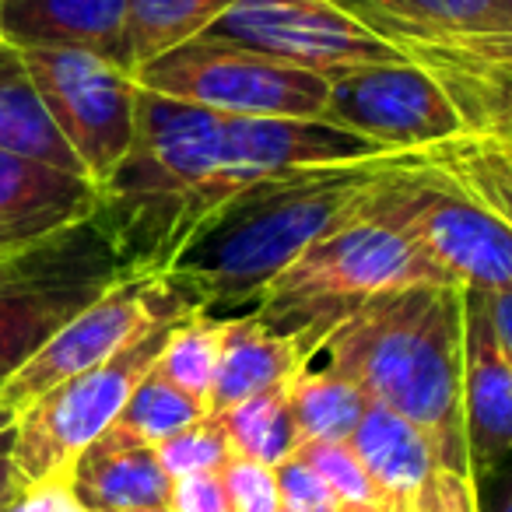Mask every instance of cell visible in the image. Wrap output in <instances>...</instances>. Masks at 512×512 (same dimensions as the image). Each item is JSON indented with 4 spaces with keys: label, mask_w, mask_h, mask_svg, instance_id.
<instances>
[{
    "label": "cell",
    "mask_w": 512,
    "mask_h": 512,
    "mask_svg": "<svg viewBox=\"0 0 512 512\" xmlns=\"http://www.w3.org/2000/svg\"><path fill=\"white\" fill-rule=\"evenodd\" d=\"M428 155L432 151H390L249 186L179 249L165 278L204 313L239 316L320 235L362 214Z\"/></svg>",
    "instance_id": "obj_1"
},
{
    "label": "cell",
    "mask_w": 512,
    "mask_h": 512,
    "mask_svg": "<svg viewBox=\"0 0 512 512\" xmlns=\"http://www.w3.org/2000/svg\"><path fill=\"white\" fill-rule=\"evenodd\" d=\"M467 288L411 285L369 299L313 344L306 365L337 372L365 397L439 439L446 470L474 474L463 432Z\"/></svg>",
    "instance_id": "obj_2"
},
{
    "label": "cell",
    "mask_w": 512,
    "mask_h": 512,
    "mask_svg": "<svg viewBox=\"0 0 512 512\" xmlns=\"http://www.w3.org/2000/svg\"><path fill=\"white\" fill-rule=\"evenodd\" d=\"M400 179H393L362 214L320 235L249 309L267 327L299 334L306 358L330 327L376 295L411 285H456L400 214L393 200V186Z\"/></svg>",
    "instance_id": "obj_3"
},
{
    "label": "cell",
    "mask_w": 512,
    "mask_h": 512,
    "mask_svg": "<svg viewBox=\"0 0 512 512\" xmlns=\"http://www.w3.org/2000/svg\"><path fill=\"white\" fill-rule=\"evenodd\" d=\"M120 274L127 271L99 221L25 253L0 256V393Z\"/></svg>",
    "instance_id": "obj_4"
},
{
    "label": "cell",
    "mask_w": 512,
    "mask_h": 512,
    "mask_svg": "<svg viewBox=\"0 0 512 512\" xmlns=\"http://www.w3.org/2000/svg\"><path fill=\"white\" fill-rule=\"evenodd\" d=\"M179 320L186 316L151 327L113 358L64 379L15 414V470L25 488L64 484L71 463L120 418L137 383L155 369Z\"/></svg>",
    "instance_id": "obj_5"
},
{
    "label": "cell",
    "mask_w": 512,
    "mask_h": 512,
    "mask_svg": "<svg viewBox=\"0 0 512 512\" xmlns=\"http://www.w3.org/2000/svg\"><path fill=\"white\" fill-rule=\"evenodd\" d=\"M134 81L144 92L214 109L221 116L320 120L330 95V81L320 74L211 36H197L134 67Z\"/></svg>",
    "instance_id": "obj_6"
},
{
    "label": "cell",
    "mask_w": 512,
    "mask_h": 512,
    "mask_svg": "<svg viewBox=\"0 0 512 512\" xmlns=\"http://www.w3.org/2000/svg\"><path fill=\"white\" fill-rule=\"evenodd\" d=\"M204 36L246 46L327 81L407 60L400 46L358 22L337 0H235Z\"/></svg>",
    "instance_id": "obj_7"
},
{
    "label": "cell",
    "mask_w": 512,
    "mask_h": 512,
    "mask_svg": "<svg viewBox=\"0 0 512 512\" xmlns=\"http://www.w3.org/2000/svg\"><path fill=\"white\" fill-rule=\"evenodd\" d=\"M190 313H197V306L165 274H120L92 306L81 309L46 341V348L32 362L15 372V379L0 393V404H8L18 414L57 383L113 358L151 327Z\"/></svg>",
    "instance_id": "obj_8"
},
{
    "label": "cell",
    "mask_w": 512,
    "mask_h": 512,
    "mask_svg": "<svg viewBox=\"0 0 512 512\" xmlns=\"http://www.w3.org/2000/svg\"><path fill=\"white\" fill-rule=\"evenodd\" d=\"M22 60L85 176L102 190L134 144V74L92 50H22Z\"/></svg>",
    "instance_id": "obj_9"
},
{
    "label": "cell",
    "mask_w": 512,
    "mask_h": 512,
    "mask_svg": "<svg viewBox=\"0 0 512 512\" xmlns=\"http://www.w3.org/2000/svg\"><path fill=\"white\" fill-rule=\"evenodd\" d=\"M320 120L386 151H432L470 134L446 85L414 60L334 78Z\"/></svg>",
    "instance_id": "obj_10"
},
{
    "label": "cell",
    "mask_w": 512,
    "mask_h": 512,
    "mask_svg": "<svg viewBox=\"0 0 512 512\" xmlns=\"http://www.w3.org/2000/svg\"><path fill=\"white\" fill-rule=\"evenodd\" d=\"M393 200L456 285L474 292L512 288V228L460 190L435 155L393 186Z\"/></svg>",
    "instance_id": "obj_11"
},
{
    "label": "cell",
    "mask_w": 512,
    "mask_h": 512,
    "mask_svg": "<svg viewBox=\"0 0 512 512\" xmlns=\"http://www.w3.org/2000/svg\"><path fill=\"white\" fill-rule=\"evenodd\" d=\"M102 190L88 176L0 151V256L53 242L95 221Z\"/></svg>",
    "instance_id": "obj_12"
},
{
    "label": "cell",
    "mask_w": 512,
    "mask_h": 512,
    "mask_svg": "<svg viewBox=\"0 0 512 512\" xmlns=\"http://www.w3.org/2000/svg\"><path fill=\"white\" fill-rule=\"evenodd\" d=\"M404 53L446 85L470 134L512 144V32L414 43L404 46Z\"/></svg>",
    "instance_id": "obj_13"
},
{
    "label": "cell",
    "mask_w": 512,
    "mask_h": 512,
    "mask_svg": "<svg viewBox=\"0 0 512 512\" xmlns=\"http://www.w3.org/2000/svg\"><path fill=\"white\" fill-rule=\"evenodd\" d=\"M130 0H0V36L15 50H92L134 74Z\"/></svg>",
    "instance_id": "obj_14"
},
{
    "label": "cell",
    "mask_w": 512,
    "mask_h": 512,
    "mask_svg": "<svg viewBox=\"0 0 512 512\" xmlns=\"http://www.w3.org/2000/svg\"><path fill=\"white\" fill-rule=\"evenodd\" d=\"M463 432L477 467H495L512 456V362L498 344L481 295L467 288V337H463Z\"/></svg>",
    "instance_id": "obj_15"
},
{
    "label": "cell",
    "mask_w": 512,
    "mask_h": 512,
    "mask_svg": "<svg viewBox=\"0 0 512 512\" xmlns=\"http://www.w3.org/2000/svg\"><path fill=\"white\" fill-rule=\"evenodd\" d=\"M348 442L376 488L379 512H418L432 477L446 470L439 439L418 421L376 400H369Z\"/></svg>",
    "instance_id": "obj_16"
},
{
    "label": "cell",
    "mask_w": 512,
    "mask_h": 512,
    "mask_svg": "<svg viewBox=\"0 0 512 512\" xmlns=\"http://www.w3.org/2000/svg\"><path fill=\"white\" fill-rule=\"evenodd\" d=\"M67 491L85 512H127L169 505L172 477L162 470L155 449L102 432L64 477Z\"/></svg>",
    "instance_id": "obj_17"
},
{
    "label": "cell",
    "mask_w": 512,
    "mask_h": 512,
    "mask_svg": "<svg viewBox=\"0 0 512 512\" xmlns=\"http://www.w3.org/2000/svg\"><path fill=\"white\" fill-rule=\"evenodd\" d=\"M302 365H306V344L299 341V334H281L253 313L228 316L207 407L211 414L228 411L239 400L288 383Z\"/></svg>",
    "instance_id": "obj_18"
},
{
    "label": "cell",
    "mask_w": 512,
    "mask_h": 512,
    "mask_svg": "<svg viewBox=\"0 0 512 512\" xmlns=\"http://www.w3.org/2000/svg\"><path fill=\"white\" fill-rule=\"evenodd\" d=\"M393 46L509 32L498 0H337Z\"/></svg>",
    "instance_id": "obj_19"
},
{
    "label": "cell",
    "mask_w": 512,
    "mask_h": 512,
    "mask_svg": "<svg viewBox=\"0 0 512 512\" xmlns=\"http://www.w3.org/2000/svg\"><path fill=\"white\" fill-rule=\"evenodd\" d=\"M0 151L36 158L53 169L85 176V165L74 155L67 137L53 123L36 81L22 60V50L0 43Z\"/></svg>",
    "instance_id": "obj_20"
},
{
    "label": "cell",
    "mask_w": 512,
    "mask_h": 512,
    "mask_svg": "<svg viewBox=\"0 0 512 512\" xmlns=\"http://www.w3.org/2000/svg\"><path fill=\"white\" fill-rule=\"evenodd\" d=\"M288 404L302 442H348L362 421L369 397L337 372L302 365L288 383Z\"/></svg>",
    "instance_id": "obj_21"
},
{
    "label": "cell",
    "mask_w": 512,
    "mask_h": 512,
    "mask_svg": "<svg viewBox=\"0 0 512 512\" xmlns=\"http://www.w3.org/2000/svg\"><path fill=\"white\" fill-rule=\"evenodd\" d=\"M288 383H278L271 390L256 393V397L239 400V404L218 414L235 456H246V460L264 463V467H278V463L295 456L302 439L292 418V404H288Z\"/></svg>",
    "instance_id": "obj_22"
},
{
    "label": "cell",
    "mask_w": 512,
    "mask_h": 512,
    "mask_svg": "<svg viewBox=\"0 0 512 512\" xmlns=\"http://www.w3.org/2000/svg\"><path fill=\"white\" fill-rule=\"evenodd\" d=\"M435 162L467 190L477 204L512 228V144L491 134H463L432 148Z\"/></svg>",
    "instance_id": "obj_23"
},
{
    "label": "cell",
    "mask_w": 512,
    "mask_h": 512,
    "mask_svg": "<svg viewBox=\"0 0 512 512\" xmlns=\"http://www.w3.org/2000/svg\"><path fill=\"white\" fill-rule=\"evenodd\" d=\"M235 0H130L127 39L134 67L204 36Z\"/></svg>",
    "instance_id": "obj_24"
},
{
    "label": "cell",
    "mask_w": 512,
    "mask_h": 512,
    "mask_svg": "<svg viewBox=\"0 0 512 512\" xmlns=\"http://www.w3.org/2000/svg\"><path fill=\"white\" fill-rule=\"evenodd\" d=\"M211 407L207 400L190 397L186 390H179L176 383H169L165 376H158L155 369L137 383V390L130 393V400L123 404L120 418L106 428V432L120 435L137 446H151L172 439L183 428L197 425L200 418H207Z\"/></svg>",
    "instance_id": "obj_25"
},
{
    "label": "cell",
    "mask_w": 512,
    "mask_h": 512,
    "mask_svg": "<svg viewBox=\"0 0 512 512\" xmlns=\"http://www.w3.org/2000/svg\"><path fill=\"white\" fill-rule=\"evenodd\" d=\"M228 316H211L204 309L190 313L172 327L169 341H165L162 355L155 362V372L186 390L190 397L207 400L218 372L221 358V337H225Z\"/></svg>",
    "instance_id": "obj_26"
},
{
    "label": "cell",
    "mask_w": 512,
    "mask_h": 512,
    "mask_svg": "<svg viewBox=\"0 0 512 512\" xmlns=\"http://www.w3.org/2000/svg\"><path fill=\"white\" fill-rule=\"evenodd\" d=\"M155 456L162 463V470L179 481V477L190 474H207V470H221L228 460H232V442L225 435V425H221L218 414H207L197 425L183 428L172 439L158 442Z\"/></svg>",
    "instance_id": "obj_27"
},
{
    "label": "cell",
    "mask_w": 512,
    "mask_h": 512,
    "mask_svg": "<svg viewBox=\"0 0 512 512\" xmlns=\"http://www.w3.org/2000/svg\"><path fill=\"white\" fill-rule=\"evenodd\" d=\"M295 456H299L302 463H309V467L334 488V495L341 498L348 509L379 512V495H376V488H372L358 453L351 449V442H302V446L295 449Z\"/></svg>",
    "instance_id": "obj_28"
},
{
    "label": "cell",
    "mask_w": 512,
    "mask_h": 512,
    "mask_svg": "<svg viewBox=\"0 0 512 512\" xmlns=\"http://www.w3.org/2000/svg\"><path fill=\"white\" fill-rule=\"evenodd\" d=\"M221 481H225L232 512H281V491L274 467L246 460V456H232L221 467Z\"/></svg>",
    "instance_id": "obj_29"
},
{
    "label": "cell",
    "mask_w": 512,
    "mask_h": 512,
    "mask_svg": "<svg viewBox=\"0 0 512 512\" xmlns=\"http://www.w3.org/2000/svg\"><path fill=\"white\" fill-rule=\"evenodd\" d=\"M274 477H278L281 509H288V512H341L344 509V502L334 495V488H330L309 463H302L299 456L278 463Z\"/></svg>",
    "instance_id": "obj_30"
},
{
    "label": "cell",
    "mask_w": 512,
    "mask_h": 512,
    "mask_svg": "<svg viewBox=\"0 0 512 512\" xmlns=\"http://www.w3.org/2000/svg\"><path fill=\"white\" fill-rule=\"evenodd\" d=\"M418 512H481L477 474L439 470L418 502Z\"/></svg>",
    "instance_id": "obj_31"
},
{
    "label": "cell",
    "mask_w": 512,
    "mask_h": 512,
    "mask_svg": "<svg viewBox=\"0 0 512 512\" xmlns=\"http://www.w3.org/2000/svg\"><path fill=\"white\" fill-rule=\"evenodd\" d=\"M169 505L176 512H232L221 470H207V474H190L172 481Z\"/></svg>",
    "instance_id": "obj_32"
},
{
    "label": "cell",
    "mask_w": 512,
    "mask_h": 512,
    "mask_svg": "<svg viewBox=\"0 0 512 512\" xmlns=\"http://www.w3.org/2000/svg\"><path fill=\"white\" fill-rule=\"evenodd\" d=\"M8 512H85V509L74 502L67 484H39V488H25L8 505Z\"/></svg>",
    "instance_id": "obj_33"
},
{
    "label": "cell",
    "mask_w": 512,
    "mask_h": 512,
    "mask_svg": "<svg viewBox=\"0 0 512 512\" xmlns=\"http://www.w3.org/2000/svg\"><path fill=\"white\" fill-rule=\"evenodd\" d=\"M474 292V288H470ZM481 295V306L491 320L498 344H502L505 358L512 362V288H495V292H477Z\"/></svg>",
    "instance_id": "obj_34"
},
{
    "label": "cell",
    "mask_w": 512,
    "mask_h": 512,
    "mask_svg": "<svg viewBox=\"0 0 512 512\" xmlns=\"http://www.w3.org/2000/svg\"><path fill=\"white\" fill-rule=\"evenodd\" d=\"M22 491L25 484L15 470V425H11L8 432H0V512L8 509Z\"/></svg>",
    "instance_id": "obj_35"
},
{
    "label": "cell",
    "mask_w": 512,
    "mask_h": 512,
    "mask_svg": "<svg viewBox=\"0 0 512 512\" xmlns=\"http://www.w3.org/2000/svg\"><path fill=\"white\" fill-rule=\"evenodd\" d=\"M11 425H15V411L8 404H0V432H8Z\"/></svg>",
    "instance_id": "obj_36"
},
{
    "label": "cell",
    "mask_w": 512,
    "mask_h": 512,
    "mask_svg": "<svg viewBox=\"0 0 512 512\" xmlns=\"http://www.w3.org/2000/svg\"><path fill=\"white\" fill-rule=\"evenodd\" d=\"M495 512H512V481H509V488H505V495L498 498Z\"/></svg>",
    "instance_id": "obj_37"
},
{
    "label": "cell",
    "mask_w": 512,
    "mask_h": 512,
    "mask_svg": "<svg viewBox=\"0 0 512 512\" xmlns=\"http://www.w3.org/2000/svg\"><path fill=\"white\" fill-rule=\"evenodd\" d=\"M498 8H502L505 22H509V32H512V0H498Z\"/></svg>",
    "instance_id": "obj_38"
},
{
    "label": "cell",
    "mask_w": 512,
    "mask_h": 512,
    "mask_svg": "<svg viewBox=\"0 0 512 512\" xmlns=\"http://www.w3.org/2000/svg\"><path fill=\"white\" fill-rule=\"evenodd\" d=\"M127 512H176L172 505H151V509H127Z\"/></svg>",
    "instance_id": "obj_39"
},
{
    "label": "cell",
    "mask_w": 512,
    "mask_h": 512,
    "mask_svg": "<svg viewBox=\"0 0 512 512\" xmlns=\"http://www.w3.org/2000/svg\"><path fill=\"white\" fill-rule=\"evenodd\" d=\"M341 512H365V509H348V505H344V509Z\"/></svg>",
    "instance_id": "obj_40"
},
{
    "label": "cell",
    "mask_w": 512,
    "mask_h": 512,
    "mask_svg": "<svg viewBox=\"0 0 512 512\" xmlns=\"http://www.w3.org/2000/svg\"><path fill=\"white\" fill-rule=\"evenodd\" d=\"M0 43H4V36H0Z\"/></svg>",
    "instance_id": "obj_41"
},
{
    "label": "cell",
    "mask_w": 512,
    "mask_h": 512,
    "mask_svg": "<svg viewBox=\"0 0 512 512\" xmlns=\"http://www.w3.org/2000/svg\"><path fill=\"white\" fill-rule=\"evenodd\" d=\"M281 512H288V509H281Z\"/></svg>",
    "instance_id": "obj_42"
},
{
    "label": "cell",
    "mask_w": 512,
    "mask_h": 512,
    "mask_svg": "<svg viewBox=\"0 0 512 512\" xmlns=\"http://www.w3.org/2000/svg\"><path fill=\"white\" fill-rule=\"evenodd\" d=\"M4 512H8V509H4Z\"/></svg>",
    "instance_id": "obj_43"
}]
</instances>
